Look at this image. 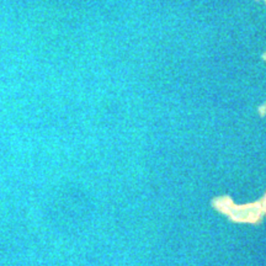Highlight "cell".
<instances>
[{"instance_id":"1","label":"cell","mask_w":266,"mask_h":266,"mask_svg":"<svg viewBox=\"0 0 266 266\" xmlns=\"http://www.w3.org/2000/svg\"><path fill=\"white\" fill-rule=\"evenodd\" d=\"M233 218L239 220H253L258 217L259 208L256 207H243V208H233L229 211Z\"/></svg>"}]
</instances>
